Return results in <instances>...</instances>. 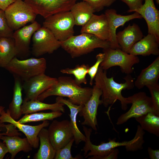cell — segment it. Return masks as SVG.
<instances>
[{
    "label": "cell",
    "mask_w": 159,
    "mask_h": 159,
    "mask_svg": "<svg viewBox=\"0 0 159 159\" xmlns=\"http://www.w3.org/2000/svg\"><path fill=\"white\" fill-rule=\"evenodd\" d=\"M125 82L118 83L115 82L113 77H107L106 70L99 67L94 78L95 85L102 90V104L105 107L113 104L117 100L121 102L122 109L126 110L127 105L130 104L127 97L123 96L121 92L123 90H130L135 86L134 79L130 74H127L123 78Z\"/></svg>",
    "instance_id": "obj_1"
},
{
    "label": "cell",
    "mask_w": 159,
    "mask_h": 159,
    "mask_svg": "<svg viewBox=\"0 0 159 159\" xmlns=\"http://www.w3.org/2000/svg\"><path fill=\"white\" fill-rule=\"evenodd\" d=\"M92 92V88L82 87L71 77L61 76L50 88L39 95L37 99L42 102L49 97L57 96L68 97L74 104L84 105L90 98Z\"/></svg>",
    "instance_id": "obj_2"
},
{
    "label": "cell",
    "mask_w": 159,
    "mask_h": 159,
    "mask_svg": "<svg viewBox=\"0 0 159 159\" xmlns=\"http://www.w3.org/2000/svg\"><path fill=\"white\" fill-rule=\"evenodd\" d=\"M61 42V47L73 58L87 54L97 48L110 47L109 42L101 40L95 35L87 33L73 36Z\"/></svg>",
    "instance_id": "obj_3"
},
{
    "label": "cell",
    "mask_w": 159,
    "mask_h": 159,
    "mask_svg": "<svg viewBox=\"0 0 159 159\" xmlns=\"http://www.w3.org/2000/svg\"><path fill=\"white\" fill-rule=\"evenodd\" d=\"M47 61L44 58L20 59L15 57L4 68L21 81H25L36 75L45 73Z\"/></svg>",
    "instance_id": "obj_4"
},
{
    "label": "cell",
    "mask_w": 159,
    "mask_h": 159,
    "mask_svg": "<svg viewBox=\"0 0 159 159\" xmlns=\"http://www.w3.org/2000/svg\"><path fill=\"white\" fill-rule=\"evenodd\" d=\"M45 19L43 26L50 30L59 41H64L74 35L75 23L70 11L57 13Z\"/></svg>",
    "instance_id": "obj_5"
},
{
    "label": "cell",
    "mask_w": 159,
    "mask_h": 159,
    "mask_svg": "<svg viewBox=\"0 0 159 159\" xmlns=\"http://www.w3.org/2000/svg\"><path fill=\"white\" fill-rule=\"evenodd\" d=\"M83 127L86 140L82 150L84 151V156L85 158L91 156L88 158L89 159H105L107 154L112 149L118 147L130 145L135 142L139 136V131L137 129L135 136L129 141L117 142L115 138L109 139L108 142H102L99 145H96L93 144L90 140L92 129L88 128L85 126Z\"/></svg>",
    "instance_id": "obj_6"
},
{
    "label": "cell",
    "mask_w": 159,
    "mask_h": 159,
    "mask_svg": "<svg viewBox=\"0 0 159 159\" xmlns=\"http://www.w3.org/2000/svg\"><path fill=\"white\" fill-rule=\"evenodd\" d=\"M103 52L105 56L100 67L105 70L118 66L122 73L130 74L133 71V65L140 62L138 56L127 53L120 48L113 49L110 47L103 49Z\"/></svg>",
    "instance_id": "obj_7"
},
{
    "label": "cell",
    "mask_w": 159,
    "mask_h": 159,
    "mask_svg": "<svg viewBox=\"0 0 159 159\" xmlns=\"http://www.w3.org/2000/svg\"><path fill=\"white\" fill-rule=\"evenodd\" d=\"M10 28L13 31L35 21L37 14L31 7L22 0H15L4 11Z\"/></svg>",
    "instance_id": "obj_8"
},
{
    "label": "cell",
    "mask_w": 159,
    "mask_h": 159,
    "mask_svg": "<svg viewBox=\"0 0 159 159\" xmlns=\"http://www.w3.org/2000/svg\"><path fill=\"white\" fill-rule=\"evenodd\" d=\"M127 98L132 106L127 112L118 117L117 125H122L131 118H135L149 112L157 115L151 97L148 96L145 92H139Z\"/></svg>",
    "instance_id": "obj_9"
},
{
    "label": "cell",
    "mask_w": 159,
    "mask_h": 159,
    "mask_svg": "<svg viewBox=\"0 0 159 159\" xmlns=\"http://www.w3.org/2000/svg\"><path fill=\"white\" fill-rule=\"evenodd\" d=\"M32 40V53L36 57L47 53L52 54L61 46V42L50 30L43 26L34 32Z\"/></svg>",
    "instance_id": "obj_10"
},
{
    "label": "cell",
    "mask_w": 159,
    "mask_h": 159,
    "mask_svg": "<svg viewBox=\"0 0 159 159\" xmlns=\"http://www.w3.org/2000/svg\"><path fill=\"white\" fill-rule=\"evenodd\" d=\"M77 0H24L37 14L46 19L54 14L70 11Z\"/></svg>",
    "instance_id": "obj_11"
},
{
    "label": "cell",
    "mask_w": 159,
    "mask_h": 159,
    "mask_svg": "<svg viewBox=\"0 0 159 159\" xmlns=\"http://www.w3.org/2000/svg\"><path fill=\"white\" fill-rule=\"evenodd\" d=\"M57 78L40 74L24 81L23 89L25 96L23 100L28 101L37 99L38 97L50 88L57 82Z\"/></svg>",
    "instance_id": "obj_12"
},
{
    "label": "cell",
    "mask_w": 159,
    "mask_h": 159,
    "mask_svg": "<svg viewBox=\"0 0 159 159\" xmlns=\"http://www.w3.org/2000/svg\"><path fill=\"white\" fill-rule=\"evenodd\" d=\"M48 130L50 141L56 150L62 148L74 138L69 121L53 120Z\"/></svg>",
    "instance_id": "obj_13"
},
{
    "label": "cell",
    "mask_w": 159,
    "mask_h": 159,
    "mask_svg": "<svg viewBox=\"0 0 159 159\" xmlns=\"http://www.w3.org/2000/svg\"><path fill=\"white\" fill-rule=\"evenodd\" d=\"M8 122L12 124L19 130L23 132L26 137L33 148H37L39 145V133L42 129L47 127L49 125L48 120H45L39 125L31 126L20 123L13 119L10 116L9 110L6 112L3 109L0 113V124Z\"/></svg>",
    "instance_id": "obj_14"
},
{
    "label": "cell",
    "mask_w": 159,
    "mask_h": 159,
    "mask_svg": "<svg viewBox=\"0 0 159 159\" xmlns=\"http://www.w3.org/2000/svg\"><path fill=\"white\" fill-rule=\"evenodd\" d=\"M102 94L101 90L95 85L91 97L78 113L79 116L82 117L84 120L81 125L89 126L95 131L97 130V110L99 105L102 104L100 98Z\"/></svg>",
    "instance_id": "obj_15"
},
{
    "label": "cell",
    "mask_w": 159,
    "mask_h": 159,
    "mask_svg": "<svg viewBox=\"0 0 159 159\" xmlns=\"http://www.w3.org/2000/svg\"><path fill=\"white\" fill-rule=\"evenodd\" d=\"M41 27L36 21L14 32V39L17 52V57L22 58L27 57L30 53L31 39L34 32Z\"/></svg>",
    "instance_id": "obj_16"
},
{
    "label": "cell",
    "mask_w": 159,
    "mask_h": 159,
    "mask_svg": "<svg viewBox=\"0 0 159 159\" xmlns=\"http://www.w3.org/2000/svg\"><path fill=\"white\" fill-rule=\"evenodd\" d=\"M108 23L110 36L109 42L110 47L113 49H120L116 39V31L119 27L131 20L141 19L142 16L138 13L135 12L131 14L122 15L117 14L116 11L113 9H107L105 12Z\"/></svg>",
    "instance_id": "obj_17"
},
{
    "label": "cell",
    "mask_w": 159,
    "mask_h": 159,
    "mask_svg": "<svg viewBox=\"0 0 159 159\" xmlns=\"http://www.w3.org/2000/svg\"><path fill=\"white\" fill-rule=\"evenodd\" d=\"M133 12L138 13L145 19L148 34L154 35L159 42V11L155 7L153 0H145L144 4Z\"/></svg>",
    "instance_id": "obj_18"
},
{
    "label": "cell",
    "mask_w": 159,
    "mask_h": 159,
    "mask_svg": "<svg viewBox=\"0 0 159 159\" xmlns=\"http://www.w3.org/2000/svg\"><path fill=\"white\" fill-rule=\"evenodd\" d=\"M80 33L92 34L101 40L109 42V26L105 14L99 15L93 14L87 22L82 26Z\"/></svg>",
    "instance_id": "obj_19"
},
{
    "label": "cell",
    "mask_w": 159,
    "mask_h": 159,
    "mask_svg": "<svg viewBox=\"0 0 159 159\" xmlns=\"http://www.w3.org/2000/svg\"><path fill=\"white\" fill-rule=\"evenodd\" d=\"M143 37L140 27L135 23L132 25L129 24L123 30L116 34L117 40L121 49L127 53L133 45Z\"/></svg>",
    "instance_id": "obj_20"
},
{
    "label": "cell",
    "mask_w": 159,
    "mask_h": 159,
    "mask_svg": "<svg viewBox=\"0 0 159 159\" xmlns=\"http://www.w3.org/2000/svg\"><path fill=\"white\" fill-rule=\"evenodd\" d=\"M159 47V42L155 36L148 34L133 45L129 54L136 56H146L151 54L158 55Z\"/></svg>",
    "instance_id": "obj_21"
},
{
    "label": "cell",
    "mask_w": 159,
    "mask_h": 159,
    "mask_svg": "<svg viewBox=\"0 0 159 159\" xmlns=\"http://www.w3.org/2000/svg\"><path fill=\"white\" fill-rule=\"evenodd\" d=\"M159 56L148 67L143 69L134 82L135 86L140 89L148 85L159 84Z\"/></svg>",
    "instance_id": "obj_22"
},
{
    "label": "cell",
    "mask_w": 159,
    "mask_h": 159,
    "mask_svg": "<svg viewBox=\"0 0 159 159\" xmlns=\"http://www.w3.org/2000/svg\"><path fill=\"white\" fill-rule=\"evenodd\" d=\"M56 102L62 103L67 105L69 108L70 112L69 115L70 118L69 121L72 131L75 143L78 145L81 142H85L86 137L79 129L77 124V117L83 105H77L74 104L68 99L63 97L58 96L56 98Z\"/></svg>",
    "instance_id": "obj_23"
},
{
    "label": "cell",
    "mask_w": 159,
    "mask_h": 159,
    "mask_svg": "<svg viewBox=\"0 0 159 159\" xmlns=\"http://www.w3.org/2000/svg\"><path fill=\"white\" fill-rule=\"evenodd\" d=\"M1 139L4 143L11 154V159H14L19 152L28 153L32 147L26 138H21L16 135H3Z\"/></svg>",
    "instance_id": "obj_24"
},
{
    "label": "cell",
    "mask_w": 159,
    "mask_h": 159,
    "mask_svg": "<svg viewBox=\"0 0 159 159\" xmlns=\"http://www.w3.org/2000/svg\"><path fill=\"white\" fill-rule=\"evenodd\" d=\"M64 105L63 103L57 102L52 104L46 103L37 99L27 101L23 100L21 107V111L22 114H29L46 110L64 112Z\"/></svg>",
    "instance_id": "obj_25"
},
{
    "label": "cell",
    "mask_w": 159,
    "mask_h": 159,
    "mask_svg": "<svg viewBox=\"0 0 159 159\" xmlns=\"http://www.w3.org/2000/svg\"><path fill=\"white\" fill-rule=\"evenodd\" d=\"M14 82L13 98L8 110L11 117L17 121L22 115L21 107L23 101L22 93L23 88L22 81L17 77L14 76Z\"/></svg>",
    "instance_id": "obj_26"
},
{
    "label": "cell",
    "mask_w": 159,
    "mask_h": 159,
    "mask_svg": "<svg viewBox=\"0 0 159 159\" xmlns=\"http://www.w3.org/2000/svg\"><path fill=\"white\" fill-rule=\"evenodd\" d=\"M38 137L40 142L39 149L35 154L34 159H54L56 150L49 139L47 129L43 128L39 132Z\"/></svg>",
    "instance_id": "obj_27"
},
{
    "label": "cell",
    "mask_w": 159,
    "mask_h": 159,
    "mask_svg": "<svg viewBox=\"0 0 159 159\" xmlns=\"http://www.w3.org/2000/svg\"><path fill=\"white\" fill-rule=\"evenodd\" d=\"M70 11L74 19L75 25L82 26L87 22L95 12L88 3L83 1L76 3Z\"/></svg>",
    "instance_id": "obj_28"
},
{
    "label": "cell",
    "mask_w": 159,
    "mask_h": 159,
    "mask_svg": "<svg viewBox=\"0 0 159 159\" xmlns=\"http://www.w3.org/2000/svg\"><path fill=\"white\" fill-rule=\"evenodd\" d=\"M17 55V52L13 38H0V67L5 68Z\"/></svg>",
    "instance_id": "obj_29"
},
{
    "label": "cell",
    "mask_w": 159,
    "mask_h": 159,
    "mask_svg": "<svg viewBox=\"0 0 159 159\" xmlns=\"http://www.w3.org/2000/svg\"><path fill=\"white\" fill-rule=\"evenodd\" d=\"M135 118L143 130L159 136V115L149 112Z\"/></svg>",
    "instance_id": "obj_30"
},
{
    "label": "cell",
    "mask_w": 159,
    "mask_h": 159,
    "mask_svg": "<svg viewBox=\"0 0 159 159\" xmlns=\"http://www.w3.org/2000/svg\"><path fill=\"white\" fill-rule=\"evenodd\" d=\"M63 113L60 111H52L49 112H40L25 114L17 121L20 123L36 122L45 120H52L61 116Z\"/></svg>",
    "instance_id": "obj_31"
},
{
    "label": "cell",
    "mask_w": 159,
    "mask_h": 159,
    "mask_svg": "<svg viewBox=\"0 0 159 159\" xmlns=\"http://www.w3.org/2000/svg\"><path fill=\"white\" fill-rule=\"evenodd\" d=\"M90 67L88 64H83L77 65L73 68H67L62 69L60 71L63 74L73 75L75 77L74 80L78 85H80L82 83L86 85L87 83L86 75Z\"/></svg>",
    "instance_id": "obj_32"
},
{
    "label": "cell",
    "mask_w": 159,
    "mask_h": 159,
    "mask_svg": "<svg viewBox=\"0 0 159 159\" xmlns=\"http://www.w3.org/2000/svg\"><path fill=\"white\" fill-rule=\"evenodd\" d=\"M74 141L73 138L62 148L56 150L54 159H78L80 157H73L71 154V149Z\"/></svg>",
    "instance_id": "obj_33"
},
{
    "label": "cell",
    "mask_w": 159,
    "mask_h": 159,
    "mask_svg": "<svg viewBox=\"0 0 159 159\" xmlns=\"http://www.w3.org/2000/svg\"><path fill=\"white\" fill-rule=\"evenodd\" d=\"M13 32L8 24L4 11L0 9V38L12 37Z\"/></svg>",
    "instance_id": "obj_34"
},
{
    "label": "cell",
    "mask_w": 159,
    "mask_h": 159,
    "mask_svg": "<svg viewBox=\"0 0 159 159\" xmlns=\"http://www.w3.org/2000/svg\"><path fill=\"white\" fill-rule=\"evenodd\" d=\"M139 131V136L137 140L133 143L125 146L127 151L134 152L142 149L143 145L145 142L144 139V135L145 132L141 127L140 125L137 126Z\"/></svg>",
    "instance_id": "obj_35"
},
{
    "label": "cell",
    "mask_w": 159,
    "mask_h": 159,
    "mask_svg": "<svg viewBox=\"0 0 159 159\" xmlns=\"http://www.w3.org/2000/svg\"><path fill=\"white\" fill-rule=\"evenodd\" d=\"M149 90L156 113L159 115V84L148 85L146 86Z\"/></svg>",
    "instance_id": "obj_36"
},
{
    "label": "cell",
    "mask_w": 159,
    "mask_h": 159,
    "mask_svg": "<svg viewBox=\"0 0 159 159\" xmlns=\"http://www.w3.org/2000/svg\"><path fill=\"white\" fill-rule=\"evenodd\" d=\"M88 3L95 12L102 10L105 7H109L116 0H82Z\"/></svg>",
    "instance_id": "obj_37"
},
{
    "label": "cell",
    "mask_w": 159,
    "mask_h": 159,
    "mask_svg": "<svg viewBox=\"0 0 159 159\" xmlns=\"http://www.w3.org/2000/svg\"><path fill=\"white\" fill-rule=\"evenodd\" d=\"M105 56L104 53H100L96 56V61L95 64L90 67L88 71V74L90 77V84L92 85L93 80L98 71L100 65L103 61Z\"/></svg>",
    "instance_id": "obj_38"
},
{
    "label": "cell",
    "mask_w": 159,
    "mask_h": 159,
    "mask_svg": "<svg viewBox=\"0 0 159 159\" xmlns=\"http://www.w3.org/2000/svg\"><path fill=\"white\" fill-rule=\"evenodd\" d=\"M125 3L128 6L129 9L127 12H133L135 9L140 8L143 5V0H119Z\"/></svg>",
    "instance_id": "obj_39"
},
{
    "label": "cell",
    "mask_w": 159,
    "mask_h": 159,
    "mask_svg": "<svg viewBox=\"0 0 159 159\" xmlns=\"http://www.w3.org/2000/svg\"><path fill=\"white\" fill-rule=\"evenodd\" d=\"M148 152L149 157L151 159H159V150H153L150 147L148 148Z\"/></svg>",
    "instance_id": "obj_40"
},
{
    "label": "cell",
    "mask_w": 159,
    "mask_h": 159,
    "mask_svg": "<svg viewBox=\"0 0 159 159\" xmlns=\"http://www.w3.org/2000/svg\"><path fill=\"white\" fill-rule=\"evenodd\" d=\"M8 153L9 151L6 144L0 141V159H3Z\"/></svg>",
    "instance_id": "obj_41"
},
{
    "label": "cell",
    "mask_w": 159,
    "mask_h": 159,
    "mask_svg": "<svg viewBox=\"0 0 159 159\" xmlns=\"http://www.w3.org/2000/svg\"><path fill=\"white\" fill-rule=\"evenodd\" d=\"M15 0H0V9L4 11Z\"/></svg>",
    "instance_id": "obj_42"
},
{
    "label": "cell",
    "mask_w": 159,
    "mask_h": 159,
    "mask_svg": "<svg viewBox=\"0 0 159 159\" xmlns=\"http://www.w3.org/2000/svg\"><path fill=\"white\" fill-rule=\"evenodd\" d=\"M4 107L2 106H0V113L1 112V111L4 109ZM5 135V133H0V139H1V137L3 135Z\"/></svg>",
    "instance_id": "obj_43"
},
{
    "label": "cell",
    "mask_w": 159,
    "mask_h": 159,
    "mask_svg": "<svg viewBox=\"0 0 159 159\" xmlns=\"http://www.w3.org/2000/svg\"><path fill=\"white\" fill-rule=\"evenodd\" d=\"M157 4H159V0H155Z\"/></svg>",
    "instance_id": "obj_44"
}]
</instances>
